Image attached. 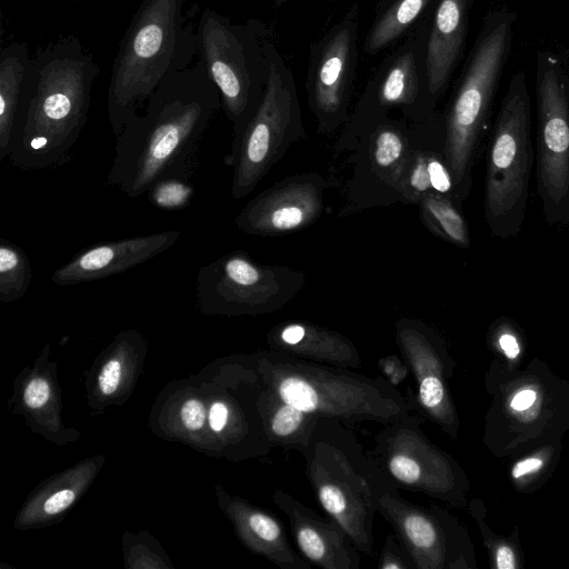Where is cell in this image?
I'll use <instances>...</instances> for the list:
<instances>
[{
  "instance_id": "6da1fadb",
  "label": "cell",
  "mask_w": 569,
  "mask_h": 569,
  "mask_svg": "<svg viewBox=\"0 0 569 569\" xmlns=\"http://www.w3.org/2000/svg\"><path fill=\"white\" fill-rule=\"evenodd\" d=\"M221 106L202 62L167 76L116 137L107 183L137 198L162 180L190 182L202 138Z\"/></svg>"
},
{
  "instance_id": "7a4b0ae2",
  "label": "cell",
  "mask_w": 569,
  "mask_h": 569,
  "mask_svg": "<svg viewBox=\"0 0 569 569\" xmlns=\"http://www.w3.org/2000/svg\"><path fill=\"white\" fill-rule=\"evenodd\" d=\"M32 60L33 86L14 121L8 159L22 170L53 169L71 159L100 67L76 34L59 37Z\"/></svg>"
},
{
  "instance_id": "3957f363",
  "label": "cell",
  "mask_w": 569,
  "mask_h": 569,
  "mask_svg": "<svg viewBox=\"0 0 569 569\" xmlns=\"http://www.w3.org/2000/svg\"><path fill=\"white\" fill-rule=\"evenodd\" d=\"M186 0H143L122 36L107 92L114 136L146 104L169 74L191 66L197 24L184 13Z\"/></svg>"
},
{
  "instance_id": "277c9868",
  "label": "cell",
  "mask_w": 569,
  "mask_h": 569,
  "mask_svg": "<svg viewBox=\"0 0 569 569\" xmlns=\"http://www.w3.org/2000/svg\"><path fill=\"white\" fill-rule=\"evenodd\" d=\"M302 457L321 508L343 528L360 553L370 555L380 498L397 486L348 425L337 420L319 418Z\"/></svg>"
},
{
  "instance_id": "5b68a950",
  "label": "cell",
  "mask_w": 569,
  "mask_h": 569,
  "mask_svg": "<svg viewBox=\"0 0 569 569\" xmlns=\"http://www.w3.org/2000/svg\"><path fill=\"white\" fill-rule=\"evenodd\" d=\"M257 366L267 386L288 403L346 425L399 421L413 413L412 403L386 378L350 368L299 359L273 350Z\"/></svg>"
},
{
  "instance_id": "8992f818",
  "label": "cell",
  "mask_w": 569,
  "mask_h": 569,
  "mask_svg": "<svg viewBox=\"0 0 569 569\" xmlns=\"http://www.w3.org/2000/svg\"><path fill=\"white\" fill-rule=\"evenodd\" d=\"M515 20L506 9L486 17L445 119L443 153L456 202L462 201L470 188L472 160L509 56Z\"/></svg>"
},
{
  "instance_id": "52a82bcc",
  "label": "cell",
  "mask_w": 569,
  "mask_h": 569,
  "mask_svg": "<svg viewBox=\"0 0 569 569\" xmlns=\"http://www.w3.org/2000/svg\"><path fill=\"white\" fill-rule=\"evenodd\" d=\"M526 73H515L501 101L487 153L485 216L493 234L520 230L533 161Z\"/></svg>"
},
{
  "instance_id": "ba28073f",
  "label": "cell",
  "mask_w": 569,
  "mask_h": 569,
  "mask_svg": "<svg viewBox=\"0 0 569 569\" xmlns=\"http://www.w3.org/2000/svg\"><path fill=\"white\" fill-rule=\"evenodd\" d=\"M262 48L268 70L263 97L226 160L233 168L236 200L248 196L288 149L306 138L292 73L271 41L264 39Z\"/></svg>"
},
{
  "instance_id": "9c48e42d",
  "label": "cell",
  "mask_w": 569,
  "mask_h": 569,
  "mask_svg": "<svg viewBox=\"0 0 569 569\" xmlns=\"http://www.w3.org/2000/svg\"><path fill=\"white\" fill-rule=\"evenodd\" d=\"M197 50L232 123V147L263 97L268 70L262 38L256 27L234 24L230 18L207 8L197 23Z\"/></svg>"
},
{
  "instance_id": "30bf717a",
  "label": "cell",
  "mask_w": 569,
  "mask_h": 569,
  "mask_svg": "<svg viewBox=\"0 0 569 569\" xmlns=\"http://www.w3.org/2000/svg\"><path fill=\"white\" fill-rule=\"evenodd\" d=\"M422 123L413 128L388 113L355 111L337 146L353 151L343 214L400 202L402 171Z\"/></svg>"
},
{
  "instance_id": "8fae6325",
  "label": "cell",
  "mask_w": 569,
  "mask_h": 569,
  "mask_svg": "<svg viewBox=\"0 0 569 569\" xmlns=\"http://www.w3.org/2000/svg\"><path fill=\"white\" fill-rule=\"evenodd\" d=\"M305 282L301 270L260 263L248 252L236 250L199 269L194 293L206 312L257 316L283 308Z\"/></svg>"
},
{
  "instance_id": "7c38bea8",
  "label": "cell",
  "mask_w": 569,
  "mask_h": 569,
  "mask_svg": "<svg viewBox=\"0 0 569 569\" xmlns=\"http://www.w3.org/2000/svg\"><path fill=\"white\" fill-rule=\"evenodd\" d=\"M419 413L381 426L372 455L388 478L402 490L455 503L460 477L455 462L421 429Z\"/></svg>"
},
{
  "instance_id": "4fadbf2b",
  "label": "cell",
  "mask_w": 569,
  "mask_h": 569,
  "mask_svg": "<svg viewBox=\"0 0 569 569\" xmlns=\"http://www.w3.org/2000/svg\"><path fill=\"white\" fill-rule=\"evenodd\" d=\"M538 183L546 212L569 201V81L550 53L537 54Z\"/></svg>"
},
{
  "instance_id": "5bb4252c",
  "label": "cell",
  "mask_w": 569,
  "mask_h": 569,
  "mask_svg": "<svg viewBox=\"0 0 569 569\" xmlns=\"http://www.w3.org/2000/svg\"><path fill=\"white\" fill-rule=\"evenodd\" d=\"M358 11L350 10L311 49L306 79L318 131L329 134L348 119L357 62Z\"/></svg>"
},
{
  "instance_id": "9a60e30c",
  "label": "cell",
  "mask_w": 569,
  "mask_h": 569,
  "mask_svg": "<svg viewBox=\"0 0 569 569\" xmlns=\"http://www.w3.org/2000/svg\"><path fill=\"white\" fill-rule=\"evenodd\" d=\"M327 186L318 172L287 177L252 198L234 222L250 236L274 237L306 229L323 211Z\"/></svg>"
},
{
  "instance_id": "2e32d148",
  "label": "cell",
  "mask_w": 569,
  "mask_h": 569,
  "mask_svg": "<svg viewBox=\"0 0 569 569\" xmlns=\"http://www.w3.org/2000/svg\"><path fill=\"white\" fill-rule=\"evenodd\" d=\"M395 337L417 382L413 399L420 415L453 436L458 422L446 380L448 357L440 337L426 322L408 317L396 322Z\"/></svg>"
},
{
  "instance_id": "e0dca14e",
  "label": "cell",
  "mask_w": 569,
  "mask_h": 569,
  "mask_svg": "<svg viewBox=\"0 0 569 569\" xmlns=\"http://www.w3.org/2000/svg\"><path fill=\"white\" fill-rule=\"evenodd\" d=\"M430 27L423 23L391 57L368 83L356 110L388 113L400 108L406 118L422 122L432 117L427 93L426 48Z\"/></svg>"
},
{
  "instance_id": "ac0fdd59",
  "label": "cell",
  "mask_w": 569,
  "mask_h": 569,
  "mask_svg": "<svg viewBox=\"0 0 569 569\" xmlns=\"http://www.w3.org/2000/svg\"><path fill=\"white\" fill-rule=\"evenodd\" d=\"M379 513L392 527L415 569H442L456 561L451 550L450 523L439 507L412 503L399 488L392 487L380 498Z\"/></svg>"
},
{
  "instance_id": "d6986e66",
  "label": "cell",
  "mask_w": 569,
  "mask_h": 569,
  "mask_svg": "<svg viewBox=\"0 0 569 569\" xmlns=\"http://www.w3.org/2000/svg\"><path fill=\"white\" fill-rule=\"evenodd\" d=\"M272 501L288 518L295 543L310 565L321 569L360 568V551L333 518L318 515L280 488L273 491Z\"/></svg>"
},
{
  "instance_id": "ffe728a7",
  "label": "cell",
  "mask_w": 569,
  "mask_h": 569,
  "mask_svg": "<svg viewBox=\"0 0 569 569\" xmlns=\"http://www.w3.org/2000/svg\"><path fill=\"white\" fill-rule=\"evenodd\" d=\"M180 234L178 230H167L94 243L58 268L51 281L71 286L126 272L171 248Z\"/></svg>"
},
{
  "instance_id": "44dd1931",
  "label": "cell",
  "mask_w": 569,
  "mask_h": 569,
  "mask_svg": "<svg viewBox=\"0 0 569 569\" xmlns=\"http://www.w3.org/2000/svg\"><path fill=\"white\" fill-rule=\"evenodd\" d=\"M472 0H439L426 48L427 93L431 108L446 90L462 52Z\"/></svg>"
},
{
  "instance_id": "7402d4cb",
  "label": "cell",
  "mask_w": 569,
  "mask_h": 569,
  "mask_svg": "<svg viewBox=\"0 0 569 569\" xmlns=\"http://www.w3.org/2000/svg\"><path fill=\"white\" fill-rule=\"evenodd\" d=\"M270 350L318 363L358 369L361 357L342 333L305 320L276 325L268 333Z\"/></svg>"
},
{
  "instance_id": "603a6c76",
  "label": "cell",
  "mask_w": 569,
  "mask_h": 569,
  "mask_svg": "<svg viewBox=\"0 0 569 569\" xmlns=\"http://www.w3.org/2000/svg\"><path fill=\"white\" fill-rule=\"evenodd\" d=\"M34 80L29 47L11 42L0 50V160L8 158L14 121L23 110Z\"/></svg>"
},
{
  "instance_id": "cb8c5ba5",
  "label": "cell",
  "mask_w": 569,
  "mask_h": 569,
  "mask_svg": "<svg viewBox=\"0 0 569 569\" xmlns=\"http://www.w3.org/2000/svg\"><path fill=\"white\" fill-rule=\"evenodd\" d=\"M416 142L402 171L399 190L400 202L418 204L420 199L428 193H439L455 200L453 184L443 148L437 150L418 146Z\"/></svg>"
},
{
  "instance_id": "d4e9b609",
  "label": "cell",
  "mask_w": 569,
  "mask_h": 569,
  "mask_svg": "<svg viewBox=\"0 0 569 569\" xmlns=\"http://www.w3.org/2000/svg\"><path fill=\"white\" fill-rule=\"evenodd\" d=\"M262 413L271 447L303 453L319 418L280 398L268 386L262 399Z\"/></svg>"
},
{
  "instance_id": "484cf974",
  "label": "cell",
  "mask_w": 569,
  "mask_h": 569,
  "mask_svg": "<svg viewBox=\"0 0 569 569\" xmlns=\"http://www.w3.org/2000/svg\"><path fill=\"white\" fill-rule=\"evenodd\" d=\"M242 516L243 531L253 549L281 569H309L306 561L291 546L282 522L263 510L246 508Z\"/></svg>"
},
{
  "instance_id": "4316f807",
  "label": "cell",
  "mask_w": 569,
  "mask_h": 569,
  "mask_svg": "<svg viewBox=\"0 0 569 569\" xmlns=\"http://www.w3.org/2000/svg\"><path fill=\"white\" fill-rule=\"evenodd\" d=\"M433 0H393L381 11L365 40V50L376 53L407 32Z\"/></svg>"
},
{
  "instance_id": "83f0119b",
  "label": "cell",
  "mask_w": 569,
  "mask_h": 569,
  "mask_svg": "<svg viewBox=\"0 0 569 569\" xmlns=\"http://www.w3.org/2000/svg\"><path fill=\"white\" fill-rule=\"evenodd\" d=\"M418 206L421 222L429 231L457 247H469L468 224L452 198L428 193L420 199Z\"/></svg>"
},
{
  "instance_id": "f1b7e54d",
  "label": "cell",
  "mask_w": 569,
  "mask_h": 569,
  "mask_svg": "<svg viewBox=\"0 0 569 569\" xmlns=\"http://www.w3.org/2000/svg\"><path fill=\"white\" fill-rule=\"evenodd\" d=\"M32 281L30 260L18 244L0 239V300L11 302L21 299Z\"/></svg>"
},
{
  "instance_id": "f546056e",
  "label": "cell",
  "mask_w": 569,
  "mask_h": 569,
  "mask_svg": "<svg viewBox=\"0 0 569 569\" xmlns=\"http://www.w3.org/2000/svg\"><path fill=\"white\" fill-rule=\"evenodd\" d=\"M193 192L188 182L179 180H162L149 190V199L157 207L164 210H180L184 208Z\"/></svg>"
},
{
  "instance_id": "4dcf8cb0",
  "label": "cell",
  "mask_w": 569,
  "mask_h": 569,
  "mask_svg": "<svg viewBox=\"0 0 569 569\" xmlns=\"http://www.w3.org/2000/svg\"><path fill=\"white\" fill-rule=\"evenodd\" d=\"M377 567L381 569H412L415 565L396 535H389L380 551Z\"/></svg>"
},
{
  "instance_id": "1f68e13d",
  "label": "cell",
  "mask_w": 569,
  "mask_h": 569,
  "mask_svg": "<svg viewBox=\"0 0 569 569\" xmlns=\"http://www.w3.org/2000/svg\"><path fill=\"white\" fill-rule=\"evenodd\" d=\"M379 367L386 375L387 380L393 386L401 383L409 371L406 362L395 355L381 358L379 360Z\"/></svg>"
},
{
  "instance_id": "d6a6232c",
  "label": "cell",
  "mask_w": 569,
  "mask_h": 569,
  "mask_svg": "<svg viewBox=\"0 0 569 569\" xmlns=\"http://www.w3.org/2000/svg\"><path fill=\"white\" fill-rule=\"evenodd\" d=\"M49 396L50 388L48 382L41 378H37L27 386L24 401L29 408L37 409L48 401Z\"/></svg>"
},
{
  "instance_id": "836d02e7",
  "label": "cell",
  "mask_w": 569,
  "mask_h": 569,
  "mask_svg": "<svg viewBox=\"0 0 569 569\" xmlns=\"http://www.w3.org/2000/svg\"><path fill=\"white\" fill-rule=\"evenodd\" d=\"M121 377V365L114 360H109L102 368L99 375V388L104 395H110L119 386Z\"/></svg>"
},
{
  "instance_id": "e575fe53",
  "label": "cell",
  "mask_w": 569,
  "mask_h": 569,
  "mask_svg": "<svg viewBox=\"0 0 569 569\" xmlns=\"http://www.w3.org/2000/svg\"><path fill=\"white\" fill-rule=\"evenodd\" d=\"M204 407L201 401L190 399L181 408V419L183 425L190 430H197L204 422Z\"/></svg>"
},
{
  "instance_id": "d590c367",
  "label": "cell",
  "mask_w": 569,
  "mask_h": 569,
  "mask_svg": "<svg viewBox=\"0 0 569 569\" xmlns=\"http://www.w3.org/2000/svg\"><path fill=\"white\" fill-rule=\"evenodd\" d=\"M73 500L74 492L69 489H63L50 496L46 500L43 509L48 515H54L68 508Z\"/></svg>"
},
{
  "instance_id": "8d00e7d4",
  "label": "cell",
  "mask_w": 569,
  "mask_h": 569,
  "mask_svg": "<svg viewBox=\"0 0 569 569\" xmlns=\"http://www.w3.org/2000/svg\"><path fill=\"white\" fill-rule=\"evenodd\" d=\"M229 420V408L226 403L218 401L211 406L209 413V422L212 430L221 431Z\"/></svg>"
},
{
  "instance_id": "74e56055",
  "label": "cell",
  "mask_w": 569,
  "mask_h": 569,
  "mask_svg": "<svg viewBox=\"0 0 569 569\" xmlns=\"http://www.w3.org/2000/svg\"><path fill=\"white\" fill-rule=\"evenodd\" d=\"M543 466V461L537 457L526 458L517 462L511 470L512 478L519 479L523 476L539 471Z\"/></svg>"
},
{
  "instance_id": "f35d334b",
  "label": "cell",
  "mask_w": 569,
  "mask_h": 569,
  "mask_svg": "<svg viewBox=\"0 0 569 569\" xmlns=\"http://www.w3.org/2000/svg\"><path fill=\"white\" fill-rule=\"evenodd\" d=\"M536 397V391L531 389H525L515 395L510 405L515 410L522 411L530 408L535 403Z\"/></svg>"
},
{
  "instance_id": "ab89813d",
  "label": "cell",
  "mask_w": 569,
  "mask_h": 569,
  "mask_svg": "<svg viewBox=\"0 0 569 569\" xmlns=\"http://www.w3.org/2000/svg\"><path fill=\"white\" fill-rule=\"evenodd\" d=\"M496 566L499 569H513L516 567L513 551L508 546H500L497 549Z\"/></svg>"
},
{
  "instance_id": "60d3db41",
  "label": "cell",
  "mask_w": 569,
  "mask_h": 569,
  "mask_svg": "<svg viewBox=\"0 0 569 569\" xmlns=\"http://www.w3.org/2000/svg\"><path fill=\"white\" fill-rule=\"evenodd\" d=\"M499 345L508 358L513 359L519 355V345L513 336L502 335Z\"/></svg>"
},
{
  "instance_id": "b9f144b4",
  "label": "cell",
  "mask_w": 569,
  "mask_h": 569,
  "mask_svg": "<svg viewBox=\"0 0 569 569\" xmlns=\"http://www.w3.org/2000/svg\"><path fill=\"white\" fill-rule=\"evenodd\" d=\"M68 1L78 2V1H87V0H68Z\"/></svg>"
}]
</instances>
